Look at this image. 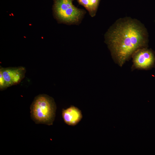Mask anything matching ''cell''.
Segmentation results:
<instances>
[{
  "label": "cell",
  "instance_id": "cell-6",
  "mask_svg": "<svg viewBox=\"0 0 155 155\" xmlns=\"http://www.w3.org/2000/svg\"><path fill=\"white\" fill-rule=\"evenodd\" d=\"M62 115L65 123L70 126L76 125L82 118L80 110L73 106L66 109H63Z\"/></svg>",
  "mask_w": 155,
  "mask_h": 155
},
{
  "label": "cell",
  "instance_id": "cell-5",
  "mask_svg": "<svg viewBox=\"0 0 155 155\" xmlns=\"http://www.w3.org/2000/svg\"><path fill=\"white\" fill-rule=\"evenodd\" d=\"M155 62V57L151 50L144 49L136 53L133 58L135 66L137 68L148 69L153 67Z\"/></svg>",
  "mask_w": 155,
  "mask_h": 155
},
{
  "label": "cell",
  "instance_id": "cell-3",
  "mask_svg": "<svg viewBox=\"0 0 155 155\" xmlns=\"http://www.w3.org/2000/svg\"><path fill=\"white\" fill-rule=\"evenodd\" d=\"M56 13L62 21L70 24L79 22L84 12L75 7L72 0H58L55 6Z\"/></svg>",
  "mask_w": 155,
  "mask_h": 155
},
{
  "label": "cell",
  "instance_id": "cell-7",
  "mask_svg": "<svg viewBox=\"0 0 155 155\" xmlns=\"http://www.w3.org/2000/svg\"><path fill=\"white\" fill-rule=\"evenodd\" d=\"M77 0L88 10L92 17H94L95 15L100 0Z\"/></svg>",
  "mask_w": 155,
  "mask_h": 155
},
{
  "label": "cell",
  "instance_id": "cell-1",
  "mask_svg": "<svg viewBox=\"0 0 155 155\" xmlns=\"http://www.w3.org/2000/svg\"><path fill=\"white\" fill-rule=\"evenodd\" d=\"M107 42L112 55L121 66L137 50L146 45V32L137 22L127 20L118 22L108 32Z\"/></svg>",
  "mask_w": 155,
  "mask_h": 155
},
{
  "label": "cell",
  "instance_id": "cell-8",
  "mask_svg": "<svg viewBox=\"0 0 155 155\" xmlns=\"http://www.w3.org/2000/svg\"><path fill=\"white\" fill-rule=\"evenodd\" d=\"M7 87L5 82L3 75L2 72L0 70V89L1 90H4Z\"/></svg>",
  "mask_w": 155,
  "mask_h": 155
},
{
  "label": "cell",
  "instance_id": "cell-2",
  "mask_svg": "<svg viewBox=\"0 0 155 155\" xmlns=\"http://www.w3.org/2000/svg\"><path fill=\"white\" fill-rule=\"evenodd\" d=\"M31 117L37 124L51 125L55 116L56 106L53 99L45 94L35 97L30 107Z\"/></svg>",
  "mask_w": 155,
  "mask_h": 155
},
{
  "label": "cell",
  "instance_id": "cell-4",
  "mask_svg": "<svg viewBox=\"0 0 155 155\" xmlns=\"http://www.w3.org/2000/svg\"><path fill=\"white\" fill-rule=\"evenodd\" d=\"M7 87L19 84L24 78L26 72L23 67L3 68L0 67Z\"/></svg>",
  "mask_w": 155,
  "mask_h": 155
}]
</instances>
